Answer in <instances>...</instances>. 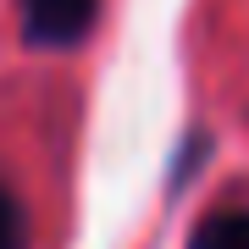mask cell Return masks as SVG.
I'll list each match as a JSON object with an SVG mask.
<instances>
[{"label":"cell","mask_w":249,"mask_h":249,"mask_svg":"<svg viewBox=\"0 0 249 249\" xmlns=\"http://www.w3.org/2000/svg\"><path fill=\"white\" fill-rule=\"evenodd\" d=\"M100 17V0H22V39L39 50H72Z\"/></svg>","instance_id":"1"},{"label":"cell","mask_w":249,"mask_h":249,"mask_svg":"<svg viewBox=\"0 0 249 249\" xmlns=\"http://www.w3.org/2000/svg\"><path fill=\"white\" fill-rule=\"evenodd\" d=\"M188 249H249V205L205 211L194 222V232H188Z\"/></svg>","instance_id":"2"},{"label":"cell","mask_w":249,"mask_h":249,"mask_svg":"<svg viewBox=\"0 0 249 249\" xmlns=\"http://www.w3.org/2000/svg\"><path fill=\"white\" fill-rule=\"evenodd\" d=\"M28 244V211L17 199V188L0 178V249H22Z\"/></svg>","instance_id":"3"}]
</instances>
